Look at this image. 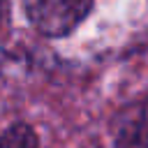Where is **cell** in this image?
<instances>
[{"mask_svg": "<svg viewBox=\"0 0 148 148\" xmlns=\"http://www.w3.org/2000/svg\"><path fill=\"white\" fill-rule=\"evenodd\" d=\"M0 148H42V136L28 120H16L0 132Z\"/></svg>", "mask_w": 148, "mask_h": 148, "instance_id": "3957f363", "label": "cell"}, {"mask_svg": "<svg viewBox=\"0 0 148 148\" xmlns=\"http://www.w3.org/2000/svg\"><path fill=\"white\" fill-rule=\"evenodd\" d=\"M32 30L46 39L74 35L95 9V0H21Z\"/></svg>", "mask_w": 148, "mask_h": 148, "instance_id": "6da1fadb", "label": "cell"}, {"mask_svg": "<svg viewBox=\"0 0 148 148\" xmlns=\"http://www.w3.org/2000/svg\"><path fill=\"white\" fill-rule=\"evenodd\" d=\"M0 16H2V0H0Z\"/></svg>", "mask_w": 148, "mask_h": 148, "instance_id": "277c9868", "label": "cell"}, {"mask_svg": "<svg viewBox=\"0 0 148 148\" xmlns=\"http://www.w3.org/2000/svg\"><path fill=\"white\" fill-rule=\"evenodd\" d=\"M113 148H148V97L118 106L109 120Z\"/></svg>", "mask_w": 148, "mask_h": 148, "instance_id": "7a4b0ae2", "label": "cell"}]
</instances>
